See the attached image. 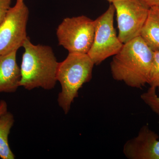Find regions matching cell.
<instances>
[{
    "label": "cell",
    "mask_w": 159,
    "mask_h": 159,
    "mask_svg": "<svg viewBox=\"0 0 159 159\" xmlns=\"http://www.w3.org/2000/svg\"><path fill=\"white\" fill-rule=\"evenodd\" d=\"M25 49L21 64L20 86L28 90L54 89L57 82L59 62L49 46L34 45L27 37L23 46Z\"/></svg>",
    "instance_id": "cell-2"
},
{
    "label": "cell",
    "mask_w": 159,
    "mask_h": 159,
    "mask_svg": "<svg viewBox=\"0 0 159 159\" xmlns=\"http://www.w3.org/2000/svg\"><path fill=\"white\" fill-rule=\"evenodd\" d=\"M158 6H159V5Z\"/></svg>",
    "instance_id": "cell-20"
},
{
    "label": "cell",
    "mask_w": 159,
    "mask_h": 159,
    "mask_svg": "<svg viewBox=\"0 0 159 159\" xmlns=\"http://www.w3.org/2000/svg\"><path fill=\"white\" fill-rule=\"evenodd\" d=\"M148 84L150 87L157 90L159 93V51L154 52L153 61Z\"/></svg>",
    "instance_id": "cell-13"
},
{
    "label": "cell",
    "mask_w": 159,
    "mask_h": 159,
    "mask_svg": "<svg viewBox=\"0 0 159 159\" xmlns=\"http://www.w3.org/2000/svg\"><path fill=\"white\" fill-rule=\"evenodd\" d=\"M17 51L0 56V93H13L20 86V69L16 62Z\"/></svg>",
    "instance_id": "cell-9"
},
{
    "label": "cell",
    "mask_w": 159,
    "mask_h": 159,
    "mask_svg": "<svg viewBox=\"0 0 159 159\" xmlns=\"http://www.w3.org/2000/svg\"><path fill=\"white\" fill-rule=\"evenodd\" d=\"M111 4L116 12L118 37L122 43L140 36L150 6L142 0H116Z\"/></svg>",
    "instance_id": "cell-7"
},
{
    "label": "cell",
    "mask_w": 159,
    "mask_h": 159,
    "mask_svg": "<svg viewBox=\"0 0 159 159\" xmlns=\"http://www.w3.org/2000/svg\"><path fill=\"white\" fill-rule=\"evenodd\" d=\"M140 36L154 52L159 51V7L151 6Z\"/></svg>",
    "instance_id": "cell-10"
},
{
    "label": "cell",
    "mask_w": 159,
    "mask_h": 159,
    "mask_svg": "<svg viewBox=\"0 0 159 159\" xmlns=\"http://www.w3.org/2000/svg\"><path fill=\"white\" fill-rule=\"evenodd\" d=\"M12 0H0V24L6 17L7 13L11 8Z\"/></svg>",
    "instance_id": "cell-14"
},
{
    "label": "cell",
    "mask_w": 159,
    "mask_h": 159,
    "mask_svg": "<svg viewBox=\"0 0 159 159\" xmlns=\"http://www.w3.org/2000/svg\"><path fill=\"white\" fill-rule=\"evenodd\" d=\"M29 8L24 2H16L0 24V56L17 51L28 36L26 27Z\"/></svg>",
    "instance_id": "cell-6"
},
{
    "label": "cell",
    "mask_w": 159,
    "mask_h": 159,
    "mask_svg": "<svg viewBox=\"0 0 159 159\" xmlns=\"http://www.w3.org/2000/svg\"><path fill=\"white\" fill-rule=\"evenodd\" d=\"M145 2L150 7L159 5V0H145Z\"/></svg>",
    "instance_id": "cell-16"
},
{
    "label": "cell",
    "mask_w": 159,
    "mask_h": 159,
    "mask_svg": "<svg viewBox=\"0 0 159 159\" xmlns=\"http://www.w3.org/2000/svg\"><path fill=\"white\" fill-rule=\"evenodd\" d=\"M94 34L95 20L85 16L66 18L56 31L59 45L72 53L88 54Z\"/></svg>",
    "instance_id": "cell-4"
},
{
    "label": "cell",
    "mask_w": 159,
    "mask_h": 159,
    "mask_svg": "<svg viewBox=\"0 0 159 159\" xmlns=\"http://www.w3.org/2000/svg\"><path fill=\"white\" fill-rule=\"evenodd\" d=\"M159 139L148 125H143L136 136L125 142L123 154L129 159H159Z\"/></svg>",
    "instance_id": "cell-8"
},
{
    "label": "cell",
    "mask_w": 159,
    "mask_h": 159,
    "mask_svg": "<svg viewBox=\"0 0 159 159\" xmlns=\"http://www.w3.org/2000/svg\"><path fill=\"white\" fill-rule=\"evenodd\" d=\"M13 114L7 111L0 116V158L2 159H14L15 158L9 146L8 138L14 125Z\"/></svg>",
    "instance_id": "cell-11"
},
{
    "label": "cell",
    "mask_w": 159,
    "mask_h": 159,
    "mask_svg": "<svg viewBox=\"0 0 159 159\" xmlns=\"http://www.w3.org/2000/svg\"><path fill=\"white\" fill-rule=\"evenodd\" d=\"M8 111V105L6 101L1 100L0 101V116L3 114Z\"/></svg>",
    "instance_id": "cell-15"
},
{
    "label": "cell",
    "mask_w": 159,
    "mask_h": 159,
    "mask_svg": "<svg viewBox=\"0 0 159 159\" xmlns=\"http://www.w3.org/2000/svg\"><path fill=\"white\" fill-rule=\"evenodd\" d=\"M154 51L141 36L123 44L110 63L112 77L129 87L142 89L148 84Z\"/></svg>",
    "instance_id": "cell-1"
},
{
    "label": "cell",
    "mask_w": 159,
    "mask_h": 159,
    "mask_svg": "<svg viewBox=\"0 0 159 159\" xmlns=\"http://www.w3.org/2000/svg\"><path fill=\"white\" fill-rule=\"evenodd\" d=\"M95 65L88 54L69 53L57 67V81L61 85L57 102L65 115L68 114L74 99L78 97L83 85L93 77Z\"/></svg>",
    "instance_id": "cell-3"
},
{
    "label": "cell",
    "mask_w": 159,
    "mask_h": 159,
    "mask_svg": "<svg viewBox=\"0 0 159 159\" xmlns=\"http://www.w3.org/2000/svg\"><path fill=\"white\" fill-rule=\"evenodd\" d=\"M115 12V6L111 4L107 10L95 20L93 41L88 53L95 65L116 55L123 45L114 28Z\"/></svg>",
    "instance_id": "cell-5"
},
{
    "label": "cell",
    "mask_w": 159,
    "mask_h": 159,
    "mask_svg": "<svg viewBox=\"0 0 159 159\" xmlns=\"http://www.w3.org/2000/svg\"><path fill=\"white\" fill-rule=\"evenodd\" d=\"M16 2H24V0H16Z\"/></svg>",
    "instance_id": "cell-18"
},
{
    "label": "cell",
    "mask_w": 159,
    "mask_h": 159,
    "mask_svg": "<svg viewBox=\"0 0 159 159\" xmlns=\"http://www.w3.org/2000/svg\"><path fill=\"white\" fill-rule=\"evenodd\" d=\"M106 1H107V2H109L111 4V3L113 2H115V1H116V0H106Z\"/></svg>",
    "instance_id": "cell-17"
},
{
    "label": "cell",
    "mask_w": 159,
    "mask_h": 159,
    "mask_svg": "<svg viewBox=\"0 0 159 159\" xmlns=\"http://www.w3.org/2000/svg\"><path fill=\"white\" fill-rule=\"evenodd\" d=\"M156 89L149 87L147 91L141 94V99L152 111L159 116V96Z\"/></svg>",
    "instance_id": "cell-12"
},
{
    "label": "cell",
    "mask_w": 159,
    "mask_h": 159,
    "mask_svg": "<svg viewBox=\"0 0 159 159\" xmlns=\"http://www.w3.org/2000/svg\"><path fill=\"white\" fill-rule=\"evenodd\" d=\"M142 1H143L144 2H145L146 3V2H145V0H142Z\"/></svg>",
    "instance_id": "cell-19"
}]
</instances>
